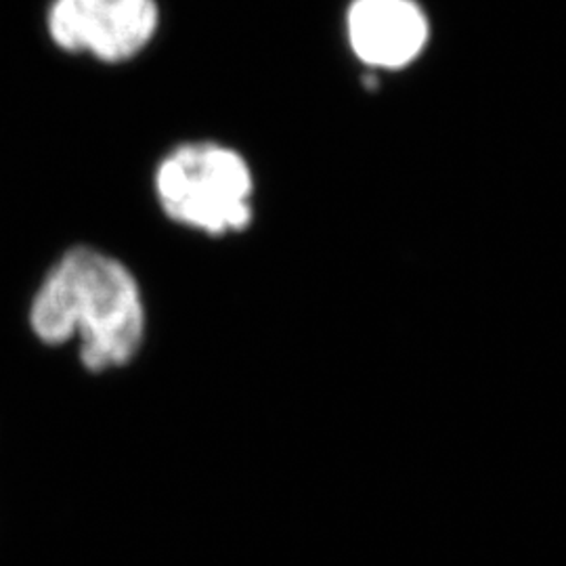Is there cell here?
I'll return each instance as SVG.
<instances>
[{
  "label": "cell",
  "mask_w": 566,
  "mask_h": 566,
  "mask_svg": "<svg viewBox=\"0 0 566 566\" xmlns=\"http://www.w3.org/2000/svg\"><path fill=\"white\" fill-rule=\"evenodd\" d=\"M30 325L44 344L78 338L88 371L122 367L139 353L145 336L142 287L118 259L74 248L44 277L30 306Z\"/></svg>",
  "instance_id": "cell-1"
},
{
  "label": "cell",
  "mask_w": 566,
  "mask_h": 566,
  "mask_svg": "<svg viewBox=\"0 0 566 566\" xmlns=\"http://www.w3.org/2000/svg\"><path fill=\"white\" fill-rule=\"evenodd\" d=\"M346 36L355 57L371 70H403L424 53L430 23L418 0H353Z\"/></svg>",
  "instance_id": "cell-4"
},
{
  "label": "cell",
  "mask_w": 566,
  "mask_h": 566,
  "mask_svg": "<svg viewBox=\"0 0 566 566\" xmlns=\"http://www.w3.org/2000/svg\"><path fill=\"white\" fill-rule=\"evenodd\" d=\"M160 28L156 0H53L46 30L67 53L105 63L133 60Z\"/></svg>",
  "instance_id": "cell-3"
},
{
  "label": "cell",
  "mask_w": 566,
  "mask_h": 566,
  "mask_svg": "<svg viewBox=\"0 0 566 566\" xmlns=\"http://www.w3.org/2000/svg\"><path fill=\"white\" fill-rule=\"evenodd\" d=\"M156 196L175 223L206 235L240 233L252 223L254 177L242 154L221 143H185L156 170Z\"/></svg>",
  "instance_id": "cell-2"
}]
</instances>
